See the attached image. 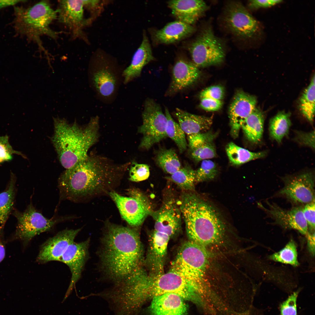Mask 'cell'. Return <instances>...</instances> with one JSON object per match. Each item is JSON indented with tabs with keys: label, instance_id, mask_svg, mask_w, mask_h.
I'll use <instances>...</instances> for the list:
<instances>
[{
	"label": "cell",
	"instance_id": "cell-9",
	"mask_svg": "<svg viewBox=\"0 0 315 315\" xmlns=\"http://www.w3.org/2000/svg\"><path fill=\"white\" fill-rule=\"evenodd\" d=\"M129 197L120 195L112 190L108 193L118 209L122 217L131 227L141 225L153 211L151 203L142 192L136 189L128 190Z\"/></svg>",
	"mask_w": 315,
	"mask_h": 315
},
{
	"label": "cell",
	"instance_id": "cell-31",
	"mask_svg": "<svg viewBox=\"0 0 315 315\" xmlns=\"http://www.w3.org/2000/svg\"><path fill=\"white\" fill-rule=\"evenodd\" d=\"M16 178L11 173L6 188L0 193V227L3 228L13 207L15 193Z\"/></svg>",
	"mask_w": 315,
	"mask_h": 315
},
{
	"label": "cell",
	"instance_id": "cell-6",
	"mask_svg": "<svg viewBox=\"0 0 315 315\" xmlns=\"http://www.w3.org/2000/svg\"><path fill=\"white\" fill-rule=\"evenodd\" d=\"M14 11L17 30L36 43L40 49L47 54L40 37L46 35L55 40L58 37L59 33L50 27L57 18V10L53 9L48 1L44 0L27 8L15 7Z\"/></svg>",
	"mask_w": 315,
	"mask_h": 315
},
{
	"label": "cell",
	"instance_id": "cell-26",
	"mask_svg": "<svg viewBox=\"0 0 315 315\" xmlns=\"http://www.w3.org/2000/svg\"><path fill=\"white\" fill-rule=\"evenodd\" d=\"M154 58L148 38L144 32L142 42L134 54L130 64L123 72L124 83L127 84L139 76L144 67Z\"/></svg>",
	"mask_w": 315,
	"mask_h": 315
},
{
	"label": "cell",
	"instance_id": "cell-49",
	"mask_svg": "<svg viewBox=\"0 0 315 315\" xmlns=\"http://www.w3.org/2000/svg\"><path fill=\"white\" fill-rule=\"evenodd\" d=\"M23 1L15 0H0V9L16 4Z\"/></svg>",
	"mask_w": 315,
	"mask_h": 315
},
{
	"label": "cell",
	"instance_id": "cell-47",
	"mask_svg": "<svg viewBox=\"0 0 315 315\" xmlns=\"http://www.w3.org/2000/svg\"><path fill=\"white\" fill-rule=\"evenodd\" d=\"M307 241L308 250L310 254L314 256L315 254V232H308L306 235Z\"/></svg>",
	"mask_w": 315,
	"mask_h": 315
},
{
	"label": "cell",
	"instance_id": "cell-25",
	"mask_svg": "<svg viewBox=\"0 0 315 315\" xmlns=\"http://www.w3.org/2000/svg\"><path fill=\"white\" fill-rule=\"evenodd\" d=\"M183 299L173 293L154 297L149 307L151 315H187V308Z\"/></svg>",
	"mask_w": 315,
	"mask_h": 315
},
{
	"label": "cell",
	"instance_id": "cell-7",
	"mask_svg": "<svg viewBox=\"0 0 315 315\" xmlns=\"http://www.w3.org/2000/svg\"><path fill=\"white\" fill-rule=\"evenodd\" d=\"M208 263L204 246L189 241L180 247L171 270L202 290V283Z\"/></svg>",
	"mask_w": 315,
	"mask_h": 315
},
{
	"label": "cell",
	"instance_id": "cell-22",
	"mask_svg": "<svg viewBox=\"0 0 315 315\" xmlns=\"http://www.w3.org/2000/svg\"><path fill=\"white\" fill-rule=\"evenodd\" d=\"M167 4L177 20L192 25L208 8L205 2L201 0H173L169 1Z\"/></svg>",
	"mask_w": 315,
	"mask_h": 315
},
{
	"label": "cell",
	"instance_id": "cell-11",
	"mask_svg": "<svg viewBox=\"0 0 315 315\" xmlns=\"http://www.w3.org/2000/svg\"><path fill=\"white\" fill-rule=\"evenodd\" d=\"M13 214L18 222L15 236L25 244L36 235L50 230L56 224L65 219L64 217L47 218L38 211L31 203L24 212L15 210Z\"/></svg>",
	"mask_w": 315,
	"mask_h": 315
},
{
	"label": "cell",
	"instance_id": "cell-42",
	"mask_svg": "<svg viewBox=\"0 0 315 315\" xmlns=\"http://www.w3.org/2000/svg\"><path fill=\"white\" fill-rule=\"evenodd\" d=\"M295 140L301 145L314 149V131L309 132L296 131Z\"/></svg>",
	"mask_w": 315,
	"mask_h": 315
},
{
	"label": "cell",
	"instance_id": "cell-20",
	"mask_svg": "<svg viewBox=\"0 0 315 315\" xmlns=\"http://www.w3.org/2000/svg\"><path fill=\"white\" fill-rule=\"evenodd\" d=\"M172 72L171 82L166 93L168 95L188 87L196 82L200 75L198 68L193 62L184 58L176 61Z\"/></svg>",
	"mask_w": 315,
	"mask_h": 315
},
{
	"label": "cell",
	"instance_id": "cell-16",
	"mask_svg": "<svg viewBox=\"0 0 315 315\" xmlns=\"http://www.w3.org/2000/svg\"><path fill=\"white\" fill-rule=\"evenodd\" d=\"M81 229H65L49 239L40 247L36 259L37 262L44 263L52 261H61L62 255L74 242Z\"/></svg>",
	"mask_w": 315,
	"mask_h": 315
},
{
	"label": "cell",
	"instance_id": "cell-30",
	"mask_svg": "<svg viewBox=\"0 0 315 315\" xmlns=\"http://www.w3.org/2000/svg\"><path fill=\"white\" fill-rule=\"evenodd\" d=\"M225 150L230 162L235 165H239L253 160L263 158L267 154L266 151H250L232 142L229 143L226 145Z\"/></svg>",
	"mask_w": 315,
	"mask_h": 315
},
{
	"label": "cell",
	"instance_id": "cell-32",
	"mask_svg": "<svg viewBox=\"0 0 315 315\" xmlns=\"http://www.w3.org/2000/svg\"><path fill=\"white\" fill-rule=\"evenodd\" d=\"M290 114L284 112H279L270 121L269 131L271 138L278 143L287 136L291 125Z\"/></svg>",
	"mask_w": 315,
	"mask_h": 315
},
{
	"label": "cell",
	"instance_id": "cell-8",
	"mask_svg": "<svg viewBox=\"0 0 315 315\" xmlns=\"http://www.w3.org/2000/svg\"><path fill=\"white\" fill-rule=\"evenodd\" d=\"M188 49L192 62L198 68L220 64L225 55L223 44L209 26L202 29Z\"/></svg>",
	"mask_w": 315,
	"mask_h": 315
},
{
	"label": "cell",
	"instance_id": "cell-39",
	"mask_svg": "<svg viewBox=\"0 0 315 315\" xmlns=\"http://www.w3.org/2000/svg\"><path fill=\"white\" fill-rule=\"evenodd\" d=\"M301 291L298 289L291 293L279 306L280 315H297V300Z\"/></svg>",
	"mask_w": 315,
	"mask_h": 315
},
{
	"label": "cell",
	"instance_id": "cell-46",
	"mask_svg": "<svg viewBox=\"0 0 315 315\" xmlns=\"http://www.w3.org/2000/svg\"><path fill=\"white\" fill-rule=\"evenodd\" d=\"M282 1L281 0H253L249 1V7L251 9L267 8L274 6Z\"/></svg>",
	"mask_w": 315,
	"mask_h": 315
},
{
	"label": "cell",
	"instance_id": "cell-19",
	"mask_svg": "<svg viewBox=\"0 0 315 315\" xmlns=\"http://www.w3.org/2000/svg\"><path fill=\"white\" fill-rule=\"evenodd\" d=\"M257 101L255 96L243 91L235 94L229 110L230 133L233 138L238 136L242 124L256 108Z\"/></svg>",
	"mask_w": 315,
	"mask_h": 315
},
{
	"label": "cell",
	"instance_id": "cell-15",
	"mask_svg": "<svg viewBox=\"0 0 315 315\" xmlns=\"http://www.w3.org/2000/svg\"><path fill=\"white\" fill-rule=\"evenodd\" d=\"M90 239L84 241L71 244L62 256L61 262L69 267L71 276L69 287L63 301L69 297L81 277L82 272L89 255L88 249Z\"/></svg>",
	"mask_w": 315,
	"mask_h": 315
},
{
	"label": "cell",
	"instance_id": "cell-14",
	"mask_svg": "<svg viewBox=\"0 0 315 315\" xmlns=\"http://www.w3.org/2000/svg\"><path fill=\"white\" fill-rule=\"evenodd\" d=\"M87 0H61L57 9L59 22L69 29L72 37H83L82 29L89 23L84 18V7Z\"/></svg>",
	"mask_w": 315,
	"mask_h": 315
},
{
	"label": "cell",
	"instance_id": "cell-24",
	"mask_svg": "<svg viewBox=\"0 0 315 315\" xmlns=\"http://www.w3.org/2000/svg\"><path fill=\"white\" fill-rule=\"evenodd\" d=\"M170 237L154 230L150 236L147 260L153 274L163 273L164 265Z\"/></svg>",
	"mask_w": 315,
	"mask_h": 315
},
{
	"label": "cell",
	"instance_id": "cell-1",
	"mask_svg": "<svg viewBox=\"0 0 315 315\" xmlns=\"http://www.w3.org/2000/svg\"><path fill=\"white\" fill-rule=\"evenodd\" d=\"M119 166L107 159L89 156L60 176L58 186L61 199L75 202L112 191L121 176Z\"/></svg>",
	"mask_w": 315,
	"mask_h": 315
},
{
	"label": "cell",
	"instance_id": "cell-41",
	"mask_svg": "<svg viewBox=\"0 0 315 315\" xmlns=\"http://www.w3.org/2000/svg\"><path fill=\"white\" fill-rule=\"evenodd\" d=\"M14 154L23 156L21 152L13 148L9 142L7 135L0 136V163L11 160Z\"/></svg>",
	"mask_w": 315,
	"mask_h": 315
},
{
	"label": "cell",
	"instance_id": "cell-40",
	"mask_svg": "<svg viewBox=\"0 0 315 315\" xmlns=\"http://www.w3.org/2000/svg\"><path fill=\"white\" fill-rule=\"evenodd\" d=\"M150 174L149 166L146 164L133 162L129 171V179L133 182H139L147 179Z\"/></svg>",
	"mask_w": 315,
	"mask_h": 315
},
{
	"label": "cell",
	"instance_id": "cell-12",
	"mask_svg": "<svg viewBox=\"0 0 315 315\" xmlns=\"http://www.w3.org/2000/svg\"><path fill=\"white\" fill-rule=\"evenodd\" d=\"M223 20L229 31L242 39L254 37L259 31V23L240 2H229L224 11Z\"/></svg>",
	"mask_w": 315,
	"mask_h": 315
},
{
	"label": "cell",
	"instance_id": "cell-29",
	"mask_svg": "<svg viewBox=\"0 0 315 315\" xmlns=\"http://www.w3.org/2000/svg\"><path fill=\"white\" fill-rule=\"evenodd\" d=\"M264 122L263 113L259 108H256L242 124L241 128L246 139L251 143L257 144L261 141Z\"/></svg>",
	"mask_w": 315,
	"mask_h": 315
},
{
	"label": "cell",
	"instance_id": "cell-3",
	"mask_svg": "<svg viewBox=\"0 0 315 315\" xmlns=\"http://www.w3.org/2000/svg\"><path fill=\"white\" fill-rule=\"evenodd\" d=\"M52 141L62 165L69 169L88 156L90 148L99 137L98 117L92 118L86 126L76 122L69 123L65 119L54 118Z\"/></svg>",
	"mask_w": 315,
	"mask_h": 315
},
{
	"label": "cell",
	"instance_id": "cell-34",
	"mask_svg": "<svg viewBox=\"0 0 315 315\" xmlns=\"http://www.w3.org/2000/svg\"><path fill=\"white\" fill-rule=\"evenodd\" d=\"M315 90L314 75L309 85L304 91L299 102L301 113L311 123L313 122L315 115Z\"/></svg>",
	"mask_w": 315,
	"mask_h": 315
},
{
	"label": "cell",
	"instance_id": "cell-33",
	"mask_svg": "<svg viewBox=\"0 0 315 315\" xmlns=\"http://www.w3.org/2000/svg\"><path fill=\"white\" fill-rule=\"evenodd\" d=\"M157 164L165 173L171 175L181 168L178 156L172 149L161 148L155 158Z\"/></svg>",
	"mask_w": 315,
	"mask_h": 315
},
{
	"label": "cell",
	"instance_id": "cell-21",
	"mask_svg": "<svg viewBox=\"0 0 315 315\" xmlns=\"http://www.w3.org/2000/svg\"><path fill=\"white\" fill-rule=\"evenodd\" d=\"M151 215L155 220V230L166 234L170 237L180 229L181 212L179 207L173 201L164 203L159 210L153 211Z\"/></svg>",
	"mask_w": 315,
	"mask_h": 315
},
{
	"label": "cell",
	"instance_id": "cell-36",
	"mask_svg": "<svg viewBox=\"0 0 315 315\" xmlns=\"http://www.w3.org/2000/svg\"><path fill=\"white\" fill-rule=\"evenodd\" d=\"M167 178L186 192L194 189L195 181V170L186 165Z\"/></svg>",
	"mask_w": 315,
	"mask_h": 315
},
{
	"label": "cell",
	"instance_id": "cell-17",
	"mask_svg": "<svg viewBox=\"0 0 315 315\" xmlns=\"http://www.w3.org/2000/svg\"><path fill=\"white\" fill-rule=\"evenodd\" d=\"M97 57L95 68L91 72L94 88L102 97L109 98L117 90L118 80L115 69L102 56Z\"/></svg>",
	"mask_w": 315,
	"mask_h": 315
},
{
	"label": "cell",
	"instance_id": "cell-44",
	"mask_svg": "<svg viewBox=\"0 0 315 315\" xmlns=\"http://www.w3.org/2000/svg\"><path fill=\"white\" fill-rule=\"evenodd\" d=\"M315 200L306 204L303 208V212L310 231L315 230Z\"/></svg>",
	"mask_w": 315,
	"mask_h": 315
},
{
	"label": "cell",
	"instance_id": "cell-10",
	"mask_svg": "<svg viewBox=\"0 0 315 315\" xmlns=\"http://www.w3.org/2000/svg\"><path fill=\"white\" fill-rule=\"evenodd\" d=\"M142 118V124L138 130L143 135L139 147L148 150L167 137L166 133L167 120L160 106L150 99H147L145 102Z\"/></svg>",
	"mask_w": 315,
	"mask_h": 315
},
{
	"label": "cell",
	"instance_id": "cell-43",
	"mask_svg": "<svg viewBox=\"0 0 315 315\" xmlns=\"http://www.w3.org/2000/svg\"><path fill=\"white\" fill-rule=\"evenodd\" d=\"M224 94V90L222 87L219 85H214L203 90L201 92L200 97V99L208 98L221 100Z\"/></svg>",
	"mask_w": 315,
	"mask_h": 315
},
{
	"label": "cell",
	"instance_id": "cell-18",
	"mask_svg": "<svg viewBox=\"0 0 315 315\" xmlns=\"http://www.w3.org/2000/svg\"><path fill=\"white\" fill-rule=\"evenodd\" d=\"M268 208H265L261 204L259 205L274 220L275 223L285 229H293L301 234L306 235L308 227L303 212V208L294 207L290 210H286L274 203L267 201Z\"/></svg>",
	"mask_w": 315,
	"mask_h": 315
},
{
	"label": "cell",
	"instance_id": "cell-45",
	"mask_svg": "<svg viewBox=\"0 0 315 315\" xmlns=\"http://www.w3.org/2000/svg\"><path fill=\"white\" fill-rule=\"evenodd\" d=\"M223 105L221 100L208 98L201 99L200 106L208 111H217L220 109Z\"/></svg>",
	"mask_w": 315,
	"mask_h": 315
},
{
	"label": "cell",
	"instance_id": "cell-2",
	"mask_svg": "<svg viewBox=\"0 0 315 315\" xmlns=\"http://www.w3.org/2000/svg\"><path fill=\"white\" fill-rule=\"evenodd\" d=\"M100 247L101 269L115 284L123 280L140 266L142 249L135 228L107 223Z\"/></svg>",
	"mask_w": 315,
	"mask_h": 315
},
{
	"label": "cell",
	"instance_id": "cell-35",
	"mask_svg": "<svg viewBox=\"0 0 315 315\" xmlns=\"http://www.w3.org/2000/svg\"><path fill=\"white\" fill-rule=\"evenodd\" d=\"M165 111L167 120L166 126L167 136L174 142L178 147L179 153H182L186 149L188 146L185 133L179 124L172 118L168 108H165Z\"/></svg>",
	"mask_w": 315,
	"mask_h": 315
},
{
	"label": "cell",
	"instance_id": "cell-37",
	"mask_svg": "<svg viewBox=\"0 0 315 315\" xmlns=\"http://www.w3.org/2000/svg\"><path fill=\"white\" fill-rule=\"evenodd\" d=\"M268 258L275 262L289 264L294 267L299 265L296 245L292 239L283 249L269 256Z\"/></svg>",
	"mask_w": 315,
	"mask_h": 315
},
{
	"label": "cell",
	"instance_id": "cell-4",
	"mask_svg": "<svg viewBox=\"0 0 315 315\" xmlns=\"http://www.w3.org/2000/svg\"><path fill=\"white\" fill-rule=\"evenodd\" d=\"M179 208L190 241L204 246L222 240L225 225L210 205L196 194L186 192L181 196Z\"/></svg>",
	"mask_w": 315,
	"mask_h": 315
},
{
	"label": "cell",
	"instance_id": "cell-13",
	"mask_svg": "<svg viewBox=\"0 0 315 315\" xmlns=\"http://www.w3.org/2000/svg\"><path fill=\"white\" fill-rule=\"evenodd\" d=\"M283 187L279 194L296 203L308 204L315 200L314 178L306 172L282 178Z\"/></svg>",
	"mask_w": 315,
	"mask_h": 315
},
{
	"label": "cell",
	"instance_id": "cell-5",
	"mask_svg": "<svg viewBox=\"0 0 315 315\" xmlns=\"http://www.w3.org/2000/svg\"><path fill=\"white\" fill-rule=\"evenodd\" d=\"M169 293L176 294L183 299L194 302L199 297L197 289L173 270L159 274H148L141 267L137 270L133 294L139 307L149 299Z\"/></svg>",
	"mask_w": 315,
	"mask_h": 315
},
{
	"label": "cell",
	"instance_id": "cell-28",
	"mask_svg": "<svg viewBox=\"0 0 315 315\" xmlns=\"http://www.w3.org/2000/svg\"><path fill=\"white\" fill-rule=\"evenodd\" d=\"M175 115L181 128L187 135L208 130L212 124V117L196 115L177 108Z\"/></svg>",
	"mask_w": 315,
	"mask_h": 315
},
{
	"label": "cell",
	"instance_id": "cell-23",
	"mask_svg": "<svg viewBox=\"0 0 315 315\" xmlns=\"http://www.w3.org/2000/svg\"><path fill=\"white\" fill-rule=\"evenodd\" d=\"M217 134L209 131L187 135L189 154L194 160L199 162L216 156L214 140Z\"/></svg>",
	"mask_w": 315,
	"mask_h": 315
},
{
	"label": "cell",
	"instance_id": "cell-48",
	"mask_svg": "<svg viewBox=\"0 0 315 315\" xmlns=\"http://www.w3.org/2000/svg\"><path fill=\"white\" fill-rule=\"evenodd\" d=\"M3 228L0 227V262L4 258L5 256V241L3 236Z\"/></svg>",
	"mask_w": 315,
	"mask_h": 315
},
{
	"label": "cell",
	"instance_id": "cell-38",
	"mask_svg": "<svg viewBox=\"0 0 315 315\" xmlns=\"http://www.w3.org/2000/svg\"><path fill=\"white\" fill-rule=\"evenodd\" d=\"M202 161L200 167L195 170L196 183L212 180L217 174V168L214 162L209 159Z\"/></svg>",
	"mask_w": 315,
	"mask_h": 315
},
{
	"label": "cell",
	"instance_id": "cell-27",
	"mask_svg": "<svg viewBox=\"0 0 315 315\" xmlns=\"http://www.w3.org/2000/svg\"><path fill=\"white\" fill-rule=\"evenodd\" d=\"M195 31V28L192 25L176 20L156 30L153 38L157 44L173 43L189 37Z\"/></svg>",
	"mask_w": 315,
	"mask_h": 315
}]
</instances>
